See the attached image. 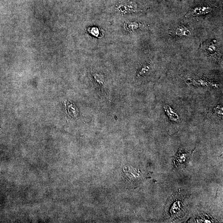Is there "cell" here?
Listing matches in <instances>:
<instances>
[{
    "label": "cell",
    "mask_w": 223,
    "mask_h": 223,
    "mask_svg": "<svg viewBox=\"0 0 223 223\" xmlns=\"http://www.w3.org/2000/svg\"><path fill=\"white\" fill-rule=\"evenodd\" d=\"M192 153L193 151L190 152L179 148L174 157L173 162L174 166L176 167L185 168L188 164Z\"/></svg>",
    "instance_id": "obj_1"
},
{
    "label": "cell",
    "mask_w": 223,
    "mask_h": 223,
    "mask_svg": "<svg viewBox=\"0 0 223 223\" xmlns=\"http://www.w3.org/2000/svg\"><path fill=\"white\" fill-rule=\"evenodd\" d=\"M169 34L180 37H188L191 35V32L186 26H179L170 30Z\"/></svg>",
    "instance_id": "obj_2"
},
{
    "label": "cell",
    "mask_w": 223,
    "mask_h": 223,
    "mask_svg": "<svg viewBox=\"0 0 223 223\" xmlns=\"http://www.w3.org/2000/svg\"><path fill=\"white\" fill-rule=\"evenodd\" d=\"M137 9V6L135 2L130 1L126 4H121L117 6V9L119 12L125 13L134 12Z\"/></svg>",
    "instance_id": "obj_3"
},
{
    "label": "cell",
    "mask_w": 223,
    "mask_h": 223,
    "mask_svg": "<svg viewBox=\"0 0 223 223\" xmlns=\"http://www.w3.org/2000/svg\"><path fill=\"white\" fill-rule=\"evenodd\" d=\"M212 10L211 7L208 6H200V7H196L188 13L187 16H196L201 15L209 13Z\"/></svg>",
    "instance_id": "obj_4"
},
{
    "label": "cell",
    "mask_w": 223,
    "mask_h": 223,
    "mask_svg": "<svg viewBox=\"0 0 223 223\" xmlns=\"http://www.w3.org/2000/svg\"><path fill=\"white\" fill-rule=\"evenodd\" d=\"M204 49L209 55H214L217 51L216 42L214 41V42H211L208 43H205V46H204Z\"/></svg>",
    "instance_id": "obj_5"
},
{
    "label": "cell",
    "mask_w": 223,
    "mask_h": 223,
    "mask_svg": "<svg viewBox=\"0 0 223 223\" xmlns=\"http://www.w3.org/2000/svg\"><path fill=\"white\" fill-rule=\"evenodd\" d=\"M125 28L128 31L132 32L138 29L140 26L137 22H133L127 23L125 24Z\"/></svg>",
    "instance_id": "obj_6"
}]
</instances>
